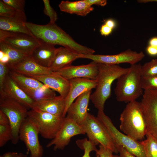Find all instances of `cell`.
Wrapping results in <instances>:
<instances>
[{
  "mask_svg": "<svg viewBox=\"0 0 157 157\" xmlns=\"http://www.w3.org/2000/svg\"><path fill=\"white\" fill-rule=\"evenodd\" d=\"M117 148L119 155L121 157H136L122 146H119L117 147Z\"/></svg>",
  "mask_w": 157,
  "mask_h": 157,
  "instance_id": "obj_38",
  "label": "cell"
},
{
  "mask_svg": "<svg viewBox=\"0 0 157 157\" xmlns=\"http://www.w3.org/2000/svg\"><path fill=\"white\" fill-rule=\"evenodd\" d=\"M138 1L140 3H146L149 2H157V0H139Z\"/></svg>",
  "mask_w": 157,
  "mask_h": 157,
  "instance_id": "obj_47",
  "label": "cell"
},
{
  "mask_svg": "<svg viewBox=\"0 0 157 157\" xmlns=\"http://www.w3.org/2000/svg\"><path fill=\"white\" fill-rule=\"evenodd\" d=\"M17 11L12 7L4 3L2 0L0 1V16L12 17L15 14Z\"/></svg>",
  "mask_w": 157,
  "mask_h": 157,
  "instance_id": "obj_34",
  "label": "cell"
},
{
  "mask_svg": "<svg viewBox=\"0 0 157 157\" xmlns=\"http://www.w3.org/2000/svg\"><path fill=\"white\" fill-rule=\"evenodd\" d=\"M0 157H26V156L22 153L9 152L4 154Z\"/></svg>",
  "mask_w": 157,
  "mask_h": 157,
  "instance_id": "obj_43",
  "label": "cell"
},
{
  "mask_svg": "<svg viewBox=\"0 0 157 157\" xmlns=\"http://www.w3.org/2000/svg\"><path fill=\"white\" fill-rule=\"evenodd\" d=\"M27 117L35 126L42 137L52 139L60 129L65 117L31 109L28 111Z\"/></svg>",
  "mask_w": 157,
  "mask_h": 157,
  "instance_id": "obj_6",
  "label": "cell"
},
{
  "mask_svg": "<svg viewBox=\"0 0 157 157\" xmlns=\"http://www.w3.org/2000/svg\"><path fill=\"white\" fill-rule=\"evenodd\" d=\"M104 24L112 29L116 27V23L114 20L112 19H108L104 22Z\"/></svg>",
  "mask_w": 157,
  "mask_h": 157,
  "instance_id": "obj_45",
  "label": "cell"
},
{
  "mask_svg": "<svg viewBox=\"0 0 157 157\" xmlns=\"http://www.w3.org/2000/svg\"><path fill=\"white\" fill-rule=\"evenodd\" d=\"M1 42L30 56L33 50L40 44L37 39L28 35L0 29Z\"/></svg>",
  "mask_w": 157,
  "mask_h": 157,
  "instance_id": "obj_11",
  "label": "cell"
},
{
  "mask_svg": "<svg viewBox=\"0 0 157 157\" xmlns=\"http://www.w3.org/2000/svg\"><path fill=\"white\" fill-rule=\"evenodd\" d=\"M113 157H121L119 155H113Z\"/></svg>",
  "mask_w": 157,
  "mask_h": 157,
  "instance_id": "obj_48",
  "label": "cell"
},
{
  "mask_svg": "<svg viewBox=\"0 0 157 157\" xmlns=\"http://www.w3.org/2000/svg\"><path fill=\"white\" fill-rule=\"evenodd\" d=\"M22 90L35 102L51 99L56 96L55 91L46 86L37 89Z\"/></svg>",
  "mask_w": 157,
  "mask_h": 157,
  "instance_id": "obj_26",
  "label": "cell"
},
{
  "mask_svg": "<svg viewBox=\"0 0 157 157\" xmlns=\"http://www.w3.org/2000/svg\"><path fill=\"white\" fill-rule=\"evenodd\" d=\"M12 132L10 124L0 125V147H3L9 140H11Z\"/></svg>",
  "mask_w": 157,
  "mask_h": 157,
  "instance_id": "obj_31",
  "label": "cell"
},
{
  "mask_svg": "<svg viewBox=\"0 0 157 157\" xmlns=\"http://www.w3.org/2000/svg\"><path fill=\"white\" fill-rule=\"evenodd\" d=\"M9 74L22 90L35 89L46 85L34 78L10 70Z\"/></svg>",
  "mask_w": 157,
  "mask_h": 157,
  "instance_id": "obj_25",
  "label": "cell"
},
{
  "mask_svg": "<svg viewBox=\"0 0 157 157\" xmlns=\"http://www.w3.org/2000/svg\"><path fill=\"white\" fill-rule=\"evenodd\" d=\"M140 102L146 123L147 133L157 140V89L144 90Z\"/></svg>",
  "mask_w": 157,
  "mask_h": 157,
  "instance_id": "obj_9",
  "label": "cell"
},
{
  "mask_svg": "<svg viewBox=\"0 0 157 157\" xmlns=\"http://www.w3.org/2000/svg\"><path fill=\"white\" fill-rule=\"evenodd\" d=\"M97 117L108 131L116 147L119 146H122L136 157H146L141 141L120 132L104 111L98 110Z\"/></svg>",
  "mask_w": 157,
  "mask_h": 157,
  "instance_id": "obj_5",
  "label": "cell"
},
{
  "mask_svg": "<svg viewBox=\"0 0 157 157\" xmlns=\"http://www.w3.org/2000/svg\"><path fill=\"white\" fill-rule=\"evenodd\" d=\"M39 134L37 129L27 117L19 129V138L30 152V157L42 156L43 150L39 140Z\"/></svg>",
  "mask_w": 157,
  "mask_h": 157,
  "instance_id": "obj_13",
  "label": "cell"
},
{
  "mask_svg": "<svg viewBox=\"0 0 157 157\" xmlns=\"http://www.w3.org/2000/svg\"><path fill=\"white\" fill-rule=\"evenodd\" d=\"M120 130L137 140H143L147 133L145 117L140 102L128 103L120 115Z\"/></svg>",
  "mask_w": 157,
  "mask_h": 157,
  "instance_id": "obj_3",
  "label": "cell"
},
{
  "mask_svg": "<svg viewBox=\"0 0 157 157\" xmlns=\"http://www.w3.org/2000/svg\"><path fill=\"white\" fill-rule=\"evenodd\" d=\"M4 97L13 99L28 109H32L35 102L18 85L9 73L6 77L4 84L3 94L0 98Z\"/></svg>",
  "mask_w": 157,
  "mask_h": 157,
  "instance_id": "obj_16",
  "label": "cell"
},
{
  "mask_svg": "<svg viewBox=\"0 0 157 157\" xmlns=\"http://www.w3.org/2000/svg\"><path fill=\"white\" fill-rule=\"evenodd\" d=\"M10 124L9 119L7 116L0 110V125Z\"/></svg>",
  "mask_w": 157,
  "mask_h": 157,
  "instance_id": "obj_42",
  "label": "cell"
},
{
  "mask_svg": "<svg viewBox=\"0 0 157 157\" xmlns=\"http://www.w3.org/2000/svg\"><path fill=\"white\" fill-rule=\"evenodd\" d=\"M90 6L96 5L102 6L106 5L107 3L106 0H86Z\"/></svg>",
  "mask_w": 157,
  "mask_h": 157,
  "instance_id": "obj_40",
  "label": "cell"
},
{
  "mask_svg": "<svg viewBox=\"0 0 157 157\" xmlns=\"http://www.w3.org/2000/svg\"><path fill=\"white\" fill-rule=\"evenodd\" d=\"M59 7L61 11L82 16H86L94 10V8L88 3L86 0L62 1Z\"/></svg>",
  "mask_w": 157,
  "mask_h": 157,
  "instance_id": "obj_24",
  "label": "cell"
},
{
  "mask_svg": "<svg viewBox=\"0 0 157 157\" xmlns=\"http://www.w3.org/2000/svg\"><path fill=\"white\" fill-rule=\"evenodd\" d=\"M10 70L26 76L47 75L53 72L50 68L43 67L37 63L30 56L14 66Z\"/></svg>",
  "mask_w": 157,
  "mask_h": 157,
  "instance_id": "obj_20",
  "label": "cell"
},
{
  "mask_svg": "<svg viewBox=\"0 0 157 157\" xmlns=\"http://www.w3.org/2000/svg\"><path fill=\"white\" fill-rule=\"evenodd\" d=\"M142 88L144 90L151 89H157V76L148 78H141Z\"/></svg>",
  "mask_w": 157,
  "mask_h": 157,
  "instance_id": "obj_33",
  "label": "cell"
},
{
  "mask_svg": "<svg viewBox=\"0 0 157 157\" xmlns=\"http://www.w3.org/2000/svg\"><path fill=\"white\" fill-rule=\"evenodd\" d=\"M26 25L32 36L40 43L61 45L79 54H93L95 51L76 42L55 23L39 25L26 22Z\"/></svg>",
  "mask_w": 157,
  "mask_h": 157,
  "instance_id": "obj_1",
  "label": "cell"
},
{
  "mask_svg": "<svg viewBox=\"0 0 157 157\" xmlns=\"http://www.w3.org/2000/svg\"><path fill=\"white\" fill-rule=\"evenodd\" d=\"M82 127L74 120L65 116L62 124L55 137L46 146H53L54 151L63 150L69 143L71 138L79 134H85Z\"/></svg>",
  "mask_w": 157,
  "mask_h": 157,
  "instance_id": "obj_12",
  "label": "cell"
},
{
  "mask_svg": "<svg viewBox=\"0 0 157 157\" xmlns=\"http://www.w3.org/2000/svg\"><path fill=\"white\" fill-rule=\"evenodd\" d=\"M10 71L7 64L0 63V95L2 96L3 92L4 84L6 78Z\"/></svg>",
  "mask_w": 157,
  "mask_h": 157,
  "instance_id": "obj_35",
  "label": "cell"
},
{
  "mask_svg": "<svg viewBox=\"0 0 157 157\" xmlns=\"http://www.w3.org/2000/svg\"><path fill=\"white\" fill-rule=\"evenodd\" d=\"M55 73L70 80L77 78H85L97 80L99 73L98 63L92 61L85 65H72L60 69Z\"/></svg>",
  "mask_w": 157,
  "mask_h": 157,
  "instance_id": "obj_14",
  "label": "cell"
},
{
  "mask_svg": "<svg viewBox=\"0 0 157 157\" xmlns=\"http://www.w3.org/2000/svg\"><path fill=\"white\" fill-rule=\"evenodd\" d=\"M10 59L8 55L3 51L0 50V63L5 64H7Z\"/></svg>",
  "mask_w": 157,
  "mask_h": 157,
  "instance_id": "obj_41",
  "label": "cell"
},
{
  "mask_svg": "<svg viewBox=\"0 0 157 157\" xmlns=\"http://www.w3.org/2000/svg\"><path fill=\"white\" fill-rule=\"evenodd\" d=\"M113 30L104 24L101 26L100 31L101 35L106 36L111 34Z\"/></svg>",
  "mask_w": 157,
  "mask_h": 157,
  "instance_id": "obj_39",
  "label": "cell"
},
{
  "mask_svg": "<svg viewBox=\"0 0 157 157\" xmlns=\"http://www.w3.org/2000/svg\"><path fill=\"white\" fill-rule=\"evenodd\" d=\"M27 76L37 79L57 92L64 99H65L68 94L70 88L69 80L53 72L49 74Z\"/></svg>",
  "mask_w": 157,
  "mask_h": 157,
  "instance_id": "obj_17",
  "label": "cell"
},
{
  "mask_svg": "<svg viewBox=\"0 0 157 157\" xmlns=\"http://www.w3.org/2000/svg\"><path fill=\"white\" fill-rule=\"evenodd\" d=\"M26 19L24 12L22 11H17L12 17L0 16V29L25 33L33 36L26 25Z\"/></svg>",
  "mask_w": 157,
  "mask_h": 157,
  "instance_id": "obj_19",
  "label": "cell"
},
{
  "mask_svg": "<svg viewBox=\"0 0 157 157\" xmlns=\"http://www.w3.org/2000/svg\"><path fill=\"white\" fill-rule=\"evenodd\" d=\"M147 53L151 56H156L157 55V48L150 45L148 46L146 48Z\"/></svg>",
  "mask_w": 157,
  "mask_h": 157,
  "instance_id": "obj_44",
  "label": "cell"
},
{
  "mask_svg": "<svg viewBox=\"0 0 157 157\" xmlns=\"http://www.w3.org/2000/svg\"><path fill=\"white\" fill-rule=\"evenodd\" d=\"M44 5L43 10L44 14L49 16L50 19V22L55 23L58 19L57 14L56 11L51 6L49 0H43Z\"/></svg>",
  "mask_w": 157,
  "mask_h": 157,
  "instance_id": "obj_32",
  "label": "cell"
},
{
  "mask_svg": "<svg viewBox=\"0 0 157 157\" xmlns=\"http://www.w3.org/2000/svg\"><path fill=\"white\" fill-rule=\"evenodd\" d=\"M99 73L94 91L90 100L98 110H104L105 103L110 96L112 83L126 73L129 68L122 67L117 65L98 63Z\"/></svg>",
  "mask_w": 157,
  "mask_h": 157,
  "instance_id": "obj_2",
  "label": "cell"
},
{
  "mask_svg": "<svg viewBox=\"0 0 157 157\" xmlns=\"http://www.w3.org/2000/svg\"><path fill=\"white\" fill-rule=\"evenodd\" d=\"M92 90L87 91L78 97L69 106L66 117L80 124L86 119Z\"/></svg>",
  "mask_w": 157,
  "mask_h": 157,
  "instance_id": "obj_18",
  "label": "cell"
},
{
  "mask_svg": "<svg viewBox=\"0 0 157 157\" xmlns=\"http://www.w3.org/2000/svg\"><path fill=\"white\" fill-rule=\"evenodd\" d=\"M76 143L78 147L84 151V154L82 157H91L90 152L92 151H96L97 149L96 145L86 138L82 140H78ZM96 157H99L96 155Z\"/></svg>",
  "mask_w": 157,
  "mask_h": 157,
  "instance_id": "obj_30",
  "label": "cell"
},
{
  "mask_svg": "<svg viewBox=\"0 0 157 157\" xmlns=\"http://www.w3.org/2000/svg\"><path fill=\"white\" fill-rule=\"evenodd\" d=\"M70 88L68 94L65 98V107L63 115L65 117L68 109L74 100L84 93L95 88L97 80L85 78H77L70 79Z\"/></svg>",
  "mask_w": 157,
  "mask_h": 157,
  "instance_id": "obj_15",
  "label": "cell"
},
{
  "mask_svg": "<svg viewBox=\"0 0 157 157\" xmlns=\"http://www.w3.org/2000/svg\"><path fill=\"white\" fill-rule=\"evenodd\" d=\"M149 45L157 48V37H154L149 40Z\"/></svg>",
  "mask_w": 157,
  "mask_h": 157,
  "instance_id": "obj_46",
  "label": "cell"
},
{
  "mask_svg": "<svg viewBox=\"0 0 157 157\" xmlns=\"http://www.w3.org/2000/svg\"><path fill=\"white\" fill-rule=\"evenodd\" d=\"M146 139L141 141L146 157H157V140L147 133Z\"/></svg>",
  "mask_w": 157,
  "mask_h": 157,
  "instance_id": "obj_28",
  "label": "cell"
},
{
  "mask_svg": "<svg viewBox=\"0 0 157 157\" xmlns=\"http://www.w3.org/2000/svg\"><path fill=\"white\" fill-rule=\"evenodd\" d=\"M28 108L18 102L8 98H0V110L8 117L12 132L11 141L14 144L18 142L19 131L27 118Z\"/></svg>",
  "mask_w": 157,
  "mask_h": 157,
  "instance_id": "obj_8",
  "label": "cell"
},
{
  "mask_svg": "<svg viewBox=\"0 0 157 157\" xmlns=\"http://www.w3.org/2000/svg\"><path fill=\"white\" fill-rule=\"evenodd\" d=\"M17 11L24 12L25 1L24 0H2Z\"/></svg>",
  "mask_w": 157,
  "mask_h": 157,
  "instance_id": "obj_36",
  "label": "cell"
},
{
  "mask_svg": "<svg viewBox=\"0 0 157 157\" xmlns=\"http://www.w3.org/2000/svg\"><path fill=\"white\" fill-rule=\"evenodd\" d=\"M79 54L64 47L57 48L56 55L49 68L53 72H56L69 66L73 61L78 58Z\"/></svg>",
  "mask_w": 157,
  "mask_h": 157,
  "instance_id": "obj_23",
  "label": "cell"
},
{
  "mask_svg": "<svg viewBox=\"0 0 157 157\" xmlns=\"http://www.w3.org/2000/svg\"><path fill=\"white\" fill-rule=\"evenodd\" d=\"M96 155L99 157H113V151L111 150L105 148L99 144V149L95 151Z\"/></svg>",
  "mask_w": 157,
  "mask_h": 157,
  "instance_id": "obj_37",
  "label": "cell"
},
{
  "mask_svg": "<svg viewBox=\"0 0 157 157\" xmlns=\"http://www.w3.org/2000/svg\"><path fill=\"white\" fill-rule=\"evenodd\" d=\"M65 107V99L59 95L51 99L35 102L32 109L63 116Z\"/></svg>",
  "mask_w": 157,
  "mask_h": 157,
  "instance_id": "obj_22",
  "label": "cell"
},
{
  "mask_svg": "<svg viewBox=\"0 0 157 157\" xmlns=\"http://www.w3.org/2000/svg\"><path fill=\"white\" fill-rule=\"evenodd\" d=\"M142 77L148 78L157 76V58L153 59L141 66Z\"/></svg>",
  "mask_w": 157,
  "mask_h": 157,
  "instance_id": "obj_29",
  "label": "cell"
},
{
  "mask_svg": "<svg viewBox=\"0 0 157 157\" xmlns=\"http://www.w3.org/2000/svg\"><path fill=\"white\" fill-rule=\"evenodd\" d=\"M141 66L140 64L131 65L129 71L117 79L114 89L117 101L129 103L143 94Z\"/></svg>",
  "mask_w": 157,
  "mask_h": 157,
  "instance_id": "obj_4",
  "label": "cell"
},
{
  "mask_svg": "<svg viewBox=\"0 0 157 157\" xmlns=\"http://www.w3.org/2000/svg\"><path fill=\"white\" fill-rule=\"evenodd\" d=\"M143 52H138L130 49L115 55L79 54L78 58L90 59L97 63L116 65L128 63L132 65L142 60L144 57Z\"/></svg>",
  "mask_w": 157,
  "mask_h": 157,
  "instance_id": "obj_10",
  "label": "cell"
},
{
  "mask_svg": "<svg viewBox=\"0 0 157 157\" xmlns=\"http://www.w3.org/2000/svg\"><path fill=\"white\" fill-rule=\"evenodd\" d=\"M57 49V48L53 45L40 43L33 50L30 56L40 65L49 68L56 55Z\"/></svg>",
  "mask_w": 157,
  "mask_h": 157,
  "instance_id": "obj_21",
  "label": "cell"
},
{
  "mask_svg": "<svg viewBox=\"0 0 157 157\" xmlns=\"http://www.w3.org/2000/svg\"><path fill=\"white\" fill-rule=\"evenodd\" d=\"M80 125L89 140L96 146L99 144L114 153H118L108 131L97 117L88 113L86 119Z\"/></svg>",
  "mask_w": 157,
  "mask_h": 157,
  "instance_id": "obj_7",
  "label": "cell"
},
{
  "mask_svg": "<svg viewBox=\"0 0 157 157\" xmlns=\"http://www.w3.org/2000/svg\"><path fill=\"white\" fill-rule=\"evenodd\" d=\"M0 50L6 53L9 58V62L7 64L9 69L29 55L15 49L7 44L0 42Z\"/></svg>",
  "mask_w": 157,
  "mask_h": 157,
  "instance_id": "obj_27",
  "label": "cell"
}]
</instances>
